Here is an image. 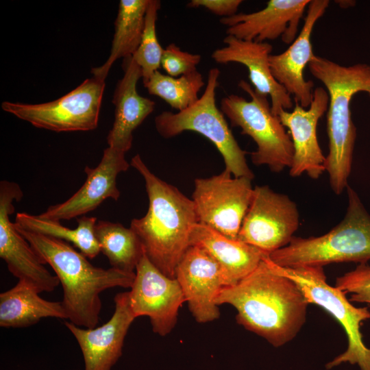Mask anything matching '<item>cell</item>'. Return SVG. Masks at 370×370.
<instances>
[{
	"label": "cell",
	"instance_id": "6da1fadb",
	"mask_svg": "<svg viewBox=\"0 0 370 370\" xmlns=\"http://www.w3.org/2000/svg\"><path fill=\"white\" fill-rule=\"evenodd\" d=\"M217 304L234 307L238 324L275 347L297 335L309 304L299 286L275 271L268 255L238 283L224 286Z\"/></svg>",
	"mask_w": 370,
	"mask_h": 370
},
{
	"label": "cell",
	"instance_id": "8992f818",
	"mask_svg": "<svg viewBox=\"0 0 370 370\" xmlns=\"http://www.w3.org/2000/svg\"><path fill=\"white\" fill-rule=\"evenodd\" d=\"M238 86L250 96V100L230 95L221 99L220 110L232 127H240L241 134L256 144V150L251 153L253 164L267 165L275 173L290 169L294 155L292 140L279 117L272 112L267 95L255 90L243 79Z\"/></svg>",
	"mask_w": 370,
	"mask_h": 370
},
{
	"label": "cell",
	"instance_id": "f1b7e54d",
	"mask_svg": "<svg viewBox=\"0 0 370 370\" xmlns=\"http://www.w3.org/2000/svg\"><path fill=\"white\" fill-rule=\"evenodd\" d=\"M335 286L350 293V301L366 303L370 307V265L359 264L355 269L338 277Z\"/></svg>",
	"mask_w": 370,
	"mask_h": 370
},
{
	"label": "cell",
	"instance_id": "ba28073f",
	"mask_svg": "<svg viewBox=\"0 0 370 370\" xmlns=\"http://www.w3.org/2000/svg\"><path fill=\"white\" fill-rule=\"evenodd\" d=\"M272 264L278 273L292 280L299 286L309 304H317L323 308L344 329L347 337V348L327 363L326 369L349 362L358 365L360 370H370V348L365 345L360 332L362 323L370 319L369 307L354 306L347 299L345 292L329 285L326 282L323 267L284 268L273 262Z\"/></svg>",
	"mask_w": 370,
	"mask_h": 370
},
{
	"label": "cell",
	"instance_id": "7c38bea8",
	"mask_svg": "<svg viewBox=\"0 0 370 370\" xmlns=\"http://www.w3.org/2000/svg\"><path fill=\"white\" fill-rule=\"evenodd\" d=\"M129 292L130 308L136 318L147 316L153 331L166 336L174 328L178 312L186 302L175 278L163 274L143 255L135 270Z\"/></svg>",
	"mask_w": 370,
	"mask_h": 370
},
{
	"label": "cell",
	"instance_id": "ac0fdd59",
	"mask_svg": "<svg viewBox=\"0 0 370 370\" xmlns=\"http://www.w3.org/2000/svg\"><path fill=\"white\" fill-rule=\"evenodd\" d=\"M329 3L328 0L310 1L299 35L285 51L269 57L273 77L304 108L310 106L314 91L313 82L304 77V69L316 56L312 50L311 34Z\"/></svg>",
	"mask_w": 370,
	"mask_h": 370
},
{
	"label": "cell",
	"instance_id": "7a4b0ae2",
	"mask_svg": "<svg viewBox=\"0 0 370 370\" xmlns=\"http://www.w3.org/2000/svg\"><path fill=\"white\" fill-rule=\"evenodd\" d=\"M130 165L144 179L149 208L144 217L132 220L130 227L150 262L175 278L176 267L190 246L192 228L198 223L193 201L153 174L140 155L132 158Z\"/></svg>",
	"mask_w": 370,
	"mask_h": 370
},
{
	"label": "cell",
	"instance_id": "3957f363",
	"mask_svg": "<svg viewBox=\"0 0 370 370\" xmlns=\"http://www.w3.org/2000/svg\"><path fill=\"white\" fill-rule=\"evenodd\" d=\"M14 225L42 262L54 271L63 289L62 304L67 319L75 325L95 328L102 306L100 293L116 286L131 288L135 272L95 267L64 241Z\"/></svg>",
	"mask_w": 370,
	"mask_h": 370
},
{
	"label": "cell",
	"instance_id": "4dcf8cb0",
	"mask_svg": "<svg viewBox=\"0 0 370 370\" xmlns=\"http://www.w3.org/2000/svg\"><path fill=\"white\" fill-rule=\"evenodd\" d=\"M243 2L242 0H191L188 7L204 8L215 15L227 18L236 14Z\"/></svg>",
	"mask_w": 370,
	"mask_h": 370
},
{
	"label": "cell",
	"instance_id": "4316f807",
	"mask_svg": "<svg viewBox=\"0 0 370 370\" xmlns=\"http://www.w3.org/2000/svg\"><path fill=\"white\" fill-rule=\"evenodd\" d=\"M143 84L150 95L160 97L179 112L198 101L205 82L198 71L177 77L157 71Z\"/></svg>",
	"mask_w": 370,
	"mask_h": 370
},
{
	"label": "cell",
	"instance_id": "83f0119b",
	"mask_svg": "<svg viewBox=\"0 0 370 370\" xmlns=\"http://www.w3.org/2000/svg\"><path fill=\"white\" fill-rule=\"evenodd\" d=\"M160 1L149 0L145 18V26L141 41L136 51L132 56L142 71L143 82L160 69L164 49L160 45L156 30L158 12Z\"/></svg>",
	"mask_w": 370,
	"mask_h": 370
},
{
	"label": "cell",
	"instance_id": "9a60e30c",
	"mask_svg": "<svg viewBox=\"0 0 370 370\" xmlns=\"http://www.w3.org/2000/svg\"><path fill=\"white\" fill-rule=\"evenodd\" d=\"M329 95L325 89L317 87L313 91L310 106L305 109L298 102L291 112L283 110L278 115L282 124L290 131L294 149L289 170L292 177L306 173L317 180L326 171V157L319 146L317 127L319 120L328 110Z\"/></svg>",
	"mask_w": 370,
	"mask_h": 370
},
{
	"label": "cell",
	"instance_id": "30bf717a",
	"mask_svg": "<svg viewBox=\"0 0 370 370\" xmlns=\"http://www.w3.org/2000/svg\"><path fill=\"white\" fill-rule=\"evenodd\" d=\"M251 180L232 177L225 169L210 177L195 179L192 200L198 223L238 240L253 195Z\"/></svg>",
	"mask_w": 370,
	"mask_h": 370
},
{
	"label": "cell",
	"instance_id": "4fadbf2b",
	"mask_svg": "<svg viewBox=\"0 0 370 370\" xmlns=\"http://www.w3.org/2000/svg\"><path fill=\"white\" fill-rule=\"evenodd\" d=\"M23 196L16 183L7 180L0 182V257L18 280L28 282L39 293L51 292L60 284L58 277L44 266L10 219L14 212L13 202L19 201Z\"/></svg>",
	"mask_w": 370,
	"mask_h": 370
},
{
	"label": "cell",
	"instance_id": "5bb4252c",
	"mask_svg": "<svg viewBox=\"0 0 370 370\" xmlns=\"http://www.w3.org/2000/svg\"><path fill=\"white\" fill-rule=\"evenodd\" d=\"M175 278L197 322L208 323L219 317L217 298L227 284L221 267L206 250L189 246L176 267Z\"/></svg>",
	"mask_w": 370,
	"mask_h": 370
},
{
	"label": "cell",
	"instance_id": "f546056e",
	"mask_svg": "<svg viewBox=\"0 0 370 370\" xmlns=\"http://www.w3.org/2000/svg\"><path fill=\"white\" fill-rule=\"evenodd\" d=\"M201 60L200 55L184 51L175 43H171L163 50L161 66L169 75L177 77L197 71Z\"/></svg>",
	"mask_w": 370,
	"mask_h": 370
},
{
	"label": "cell",
	"instance_id": "e0dca14e",
	"mask_svg": "<svg viewBox=\"0 0 370 370\" xmlns=\"http://www.w3.org/2000/svg\"><path fill=\"white\" fill-rule=\"evenodd\" d=\"M310 0H270L260 10L221 18L227 35L259 42L281 38L286 44L296 38L301 18Z\"/></svg>",
	"mask_w": 370,
	"mask_h": 370
},
{
	"label": "cell",
	"instance_id": "1f68e13d",
	"mask_svg": "<svg viewBox=\"0 0 370 370\" xmlns=\"http://www.w3.org/2000/svg\"><path fill=\"white\" fill-rule=\"evenodd\" d=\"M335 2H337V3L343 8H347L349 7L354 6L355 5L354 1H336Z\"/></svg>",
	"mask_w": 370,
	"mask_h": 370
},
{
	"label": "cell",
	"instance_id": "7402d4cb",
	"mask_svg": "<svg viewBox=\"0 0 370 370\" xmlns=\"http://www.w3.org/2000/svg\"><path fill=\"white\" fill-rule=\"evenodd\" d=\"M206 250L221 267L226 284L234 285L254 271L267 255L239 240H233L197 223L190 235V246Z\"/></svg>",
	"mask_w": 370,
	"mask_h": 370
},
{
	"label": "cell",
	"instance_id": "ffe728a7",
	"mask_svg": "<svg viewBox=\"0 0 370 370\" xmlns=\"http://www.w3.org/2000/svg\"><path fill=\"white\" fill-rule=\"evenodd\" d=\"M223 41L225 46L217 49L211 55L214 62L245 65L254 90L270 97L271 111L275 115L293 107L291 95L272 75L269 57L273 47L270 43L243 40L232 35H227Z\"/></svg>",
	"mask_w": 370,
	"mask_h": 370
},
{
	"label": "cell",
	"instance_id": "603a6c76",
	"mask_svg": "<svg viewBox=\"0 0 370 370\" xmlns=\"http://www.w3.org/2000/svg\"><path fill=\"white\" fill-rule=\"evenodd\" d=\"M30 284L18 280L16 284L0 294V326L27 328L47 317L67 319L62 301L42 299Z\"/></svg>",
	"mask_w": 370,
	"mask_h": 370
},
{
	"label": "cell",
	"instance_id": "8fae6325",
	"mask_svg": "<svg viewBox=\"0 0 370 370\" xmlns=\"http://www.w3.org/2000/svg\"><path fill=\"white\" fill-rule=\"evenodd\" d=\"M299 224L297 206L288 196L256 186L238 240L269 255L290 243Z\"/></svg>",
	"mask_w": 370,
	"mask_h": 370
},
{
	"label": "cell",
	"instance_id": "2e32d148",
	"mask_svg": "<svg viewBox=\"0 0 370 370\" xmlns=\"http://www.w3.org/2000/svg\"><path fill=\"white\" fill-rule=\"evenodd\" d=\"M125 153L118 149L108 147L96 167H85L87 177L82 186L69 199L50 206L38 216L57 221L69 220L95 210L108 198L117 201L120 191L116 186V177L130 166L125 159Z\"/></svg>",
	"mask_w": 370,
	"mask_h": 370
},
{
	"label": "cell",
	"instance_id": "5b68a950",
	"mask_svg": "<svg viewBox=\"0 0 370 370\" xmlns=\"http://www.w3.org/2000/svg\"><path fill=\"white\" fill-rule=\"evenodd\" d=\"M347 191V212L336 226L320 236H294L286 246L268 255L271 261L284 268L367 263L370 260V215L349 185Z\"/></svg>",
	"mask_w": 370,
	"mask_h": 370
},
{
	"label": "cell",
	"instance_id": "d4e9b609",
	"mask_svg": "<svg viewBox=\"0 0 370 370\" xmlns=\"http://www.w3.org/2000/svg\"><path fill=\"white\" fill-rule=\"evenodd\" d=\"M76 228H68L60 223L26 212H18L14 224L27 231L71 242L86 258H94L100 252L95 234L97 218L82 216L77 218Z\"/></svg>",
	"mask_w": 370,
	"mask_h": 370
},
{
	"label": "cell",
	"instance_id": "277c9868",
	"mask_svg": "<svg viewBox=\"0 0 370 370\" xmlns=\"http://www.w3.org/2000/svg\"><path fill=\"white\" fill-rule=\"evenodd\" d=\"M308 66L311 74L325 86L329 95V151L325 168L332 190L340 195L348 186L356 138L350 103L357 92H365L370 96V65L357 63L345 66L315 56Z\"/></svg>",
	"mask_w": 370,
	"mask_h": 370
},
{
	"label": "cell",
	"instance_id": "52a82bcc",
	"mask_svg": "<svg viewBox=\"0 0 370 370\" xmlns=\"http://www.w3.org/2000/svg\"><path fill=\"white\" fill-rule=\"evenodd\" d=\"M220 71L211 69L208 74L206 87L198 101L188 108L172 112L164 111L155 118L158 134L165 138L175 137L185 131H193L208 139L221 154L225 169L235 177L253 180L254 175L245 158L246 152L236 140L225 115L216 104V90Z\"/></svg>",
	"mask_w": 370,
	"mask_h": 370
},
{
	"label": "cell",
	"instance_id": "484cf974",
	"mask_svg": "<svg viewBox=\"0 0 370 370\" xmlns=\"http://www.w3.org/2000/svg\"><path fill=\"white\" fill-rule=\"evenodd\" d=\"M100 251L108 259L111 267L127 273H134L145 254L136 233L119 223L99 221L95 229Z\"/></svg>",
	"mask_w": 370,
	"mask_h": 370
},
{
	"label": "cell",
	"instance_id": "cb8c5ba5",
	"mask_svg": "<svg viewBox=\"0 0 370 370\" xmlns=\"http://www.w3.org/2000/svg\"><path fill=\"white\" fill-rule=\"evenodd\" d=\"M149 0H121L114 23V34L106 62L91 70L93 76L105 79L114 62L132 56L138 48Z\"/></svg>",
	"mask_w": 370,
	"mask_h": 370
},
{
	"label": "cell",
	"instance_id": "44dd1931",
	"mask_svg": "<svg viewBox=\"0 0 370 370\" xmlns=\"http://www.w3.org/2000/svg\"><path fill=\"white\" fill-rule=\"evenodd\" d=\"M124 74L113 95L114 121L107 136L108 147L127 153L132 147L133 132L153 111L155 102L140 96L136 89L142 71L132 56L123 60Z\"/></svg>",
	"mask_w": 370,
	"mask_h": 370
},
{
	"label": "cell",
	"instance_id": "d6986e66",
	"mask_svg": "<svg viewBox=\"0 0 370 370\" xmlns=\"http://www.w3.org/2000/svg\"><path fill=\"white\" fill-rule=\"evenodd\" d=\"M114 301V314L99 327L85 328L64 322L82 350L85 370H110L121 355L125 336L136 317L130 308L128 291L116 294Z\"/></svg>",
	"mask_w": 370,
	"mask_h": 370
},
{
	"label": "cell",
	"instance_id": "9c48e42d",
	"mask_svg": "<svg viewBox=\"0 0 370 370\" xmlns=\"http://www.w3.org/2000/svg\"><path fill=\"white\" fill-rule=\"evenodd\" d=\"M105 79L93 76L60 98L42 103L3 101V110L34 127L57 132L97 128Z\"/></svg>",
	"mask_w": 370,
	"mask_h": 370
}]
</instances>
